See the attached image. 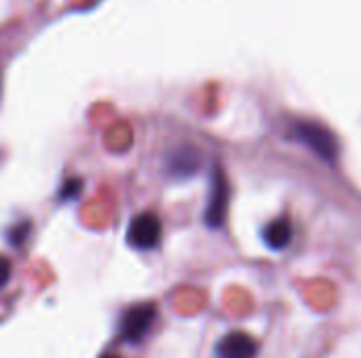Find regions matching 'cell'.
Wrapping results in <instances>:
<instances>
[{"label":"cell","instance_id":"cell-1","mask_svg":"<svg viewBox=\"0 0 361 358\" xmlns=\"http://www.w3.org/2000/svg\"><path fill=\"white\" fill-rule=\"evenodd\" d=\"M292 135L296 141L307 146L313 154H317L324 160H334L338 154V141L332 135L330 129L315 120H298L292 124Z\"/></svg>","mask_w":361,"mask_h":358},{"label":"cell","instance_id":"cell-2","mask_svg":"<svg viewBox=\"0 0 361 358\" xmlns=\"http://www.w3.org/2000/svg\"><path fill=\"white\" fill-rule=\"evenodd\" d=\"M157 319V306L150 302H142L131 306L129 310H125V314L121 317L118 323V335L123 342L127 344H137L146 338V333L150 331L152 323Z\"/></svg>","mask_w":361,"mask_h":358},{"label":"cell","instance_id":"cell-3","mask_svg":"<svg viewBox=\"0 0 361 358\" xmlns=\"http://www.w3.org/2000/svg\"><path fill=\"white\" fill-rule=\"evenodd\" d=\"M127 241L140 251L154 249L161 241V222L154 213H140L131 219L127 230Z\"/></svg>","mask_w":361,"mask_h":358},{"label":"cell","instance_id":"cell-4","mask_svg":"<svg viewBox=\"0 0 361 358\" xmlns=\"http://www.w3.org/2000/svg\"><path fill=\"white\" fill-rule=\"evenodd\" d=\"M226 209H228V184H226L224 175L220 171H216L214 179H212L207 209H205V224L209 228H220L224 224Z\"/></svg>","mask_w":361,"mask_h":358},{"label":"cell","instance_id":"cell-5","mask_svg":"<svg viewBox=\"0 0 361 358\" xmlns=\"http://www.w3.org/2000/svg\"><path fill=\"white\" fill-rule=\"evenodd\" d=\"M256 354H258L256 340L243 331L226 333L216 346V357L218 358H256Z\"/></svg>","mask_w":361,"mask_h":358},{"label":"cell","instance_id":"cell-6","mask_svg":"<svg viewBox=\"0 0 361 358\" xmlns=\"http://www.w3.org/2000/svg\"><path fill=\"white\" fill-rule=\"evenodd\" d=\"M167 169H169V175L173 177H188L192 173H197L199 169V152L190 146H182L180 150L171 152L169 154V160H167Z\"/></svg>","mask_w":361,"mask_h":358},{"label":"cell","instance_id":"cell-7","mask_svg":"<svg viewBox=\"0 0 361 358\" xmlns=\"http://www.w3.org/2000/svg\"><path fill=\"white\" fill-rule=\"evenodd\" d=\"M262 238H264L267 247L273 249V251L286 249V247L292 243V226H290V222H286V219H275V222H271V224L264 228Z\"/></svg>","mask_w":361,"mask_h":358},{"label":"cell","instance_id":"cell-8","mask_svg":"<svg viewBox=\"0 0 361 358\" xmlns=\"http://www.w3.org/2000/svg\"><path fill=\"white\" fill-rule=\"evenodd\" d=\"M27 234H30V224H23V226H15L13 230H11V234H8V241H11V245H15V247H19L25 238H27Z\"/></svg>","mask_w":361,"mask_h":358},{"label":"cell","instance_id":"cell-9","mask_svg":"<svg viewBox=\"0 0 361 358\" xmlns=\"http://www.w3.org/2000/svg\"><path fill=\"white\" fill-rule=\"evenodd\" d=\"M8 279H11V262L0 255V289L8 283Z\"/></svg>","mask_w":361,"mask_h":358},{"label":"cell","instance_id":"cell-10","mask_svg":"<svg viewBox=\"0 0 361 358\" xmlns=\"http://www.w3.org/2000/svg\"><path fill=\"white\" fill-rule=\"evenodd\" d=\"M102 358H118V357H114V354H106V357H102Z\"/></svg>","mask_w":361,"mask_h":358}]
</instances>
